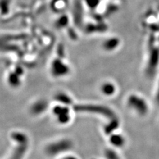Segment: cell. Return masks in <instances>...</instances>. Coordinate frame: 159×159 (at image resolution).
<instances>
[{
	"label": "cell",
	"instance_id": "4",
	"mask_svg": "<svg viewBox=\"0 0 159 159\" xmlns=\"http://www.w3.org/2000/svg\"><path fill=\"white\" fill-rule=\"evenodd\" d=\"M109 137V143L112 148H123L126 144V138L123 134L116 132Z\"/></svg>",
	"mask_w": 159,
	"mask_h": 159
},
{
	"label": "cell",
	"instance_id": "1",
	"mask_svg": "<svg viewBox=\"0 0 159 159\" xmlns=\"http://www.w3.org/2000/svg\"><path fill=\"white\" fill-rule=\"evenodd\" d=\"M72 147V142L69 139H64L54 142L51 145H48L46 151L50 155H57L58 154L70 150Z\"/></svg>",
	"mask_w": 159,
	"mask_h": 159
},
{
	"label": "cell",
	"instance_id": "8",
	"mask_svg": "<svg viewBox=\"0 0 159 159\" xmlns=\"http://www.w3.org/2000/svg\"><path fill=\"white\" fill-rule=\"evenodd\" d=\"M94 159H97V158H94Z\"/></svg>",
	"mask_w": 159,
	"mask_h": 159
},
{
	"label": "cell",
	"instance_id": "3",
	"mask_svg": "<svg viewBox=\"0 0 159 159\" xmlns=\"http://www.w3.org/2000/svg\"><path fill=\"white\" fill-rule=\"evenodd\" d=\"M129 105L141 116H145L148 112V106L143 99L137 97H131L129 99Z\"/></svg>",
	"mask_w": 159,
	"mask_h": 159
},
{
	"label": "cell",
	"instance_id": "2",
	"mask_svg": "<svg viewBox=\"0 0 159 159\" xmlns=\"http://www.w3.org/2000/svg\"><path fill=\"white\" fill-rule=\"evenodd\" d=\"M78 111L91 112L96 114H100L102 116H105L109 119L115 117L114 113L107 107L99 106H84L78 107Z\"/></svg>",
	"mask_w": 159,
	"mask_h": 159
},
{
	"label": "cell",
	"instance_id": "5",
	"mask_svg": "<svg viewBox=\"0 0 159 159\" xmlns=\"http://www.w3.org/2000/svg\"><path fill=\"white\" fill-rule=\"evenodd\" d=\"M110 120L111 121L103 127V133L107 136H109L111 134L117 132L119 126V122L116 117L110 119Z\"/></svg>",
	"mask_w": 159,
	"mask_h": 159
},
{
	"label": "cell",
	"instance_id": "6",
	"mask_svg": "<svg viewBox=\"0 0 159 159\" xmlns=\"http://www.w3.org/2000/svg\"><path fill=\"white\" fill-rule=\"evenodd\" d=\"M103 155L105 159H122L116 148L112 147L105 149Z\"/></svg>",
	"mask_w": 159,
	"mask_h": 159
},
{
	"label": "cell",
	"instance_id": "7",
	"mask_svg": "<svg viewBox=\"0 0 159 159\" xmlns=\"http://www.w3.org/2000/svg\"><path fill=\"white\" fill-rule=\"evenodd\" d=\"M62 159H78V158L75 156L70 155V156H66L65 157H64Z\"/></svg>",
	"mask_w": 159,
	"mask_h": 159
}]
</instances>
